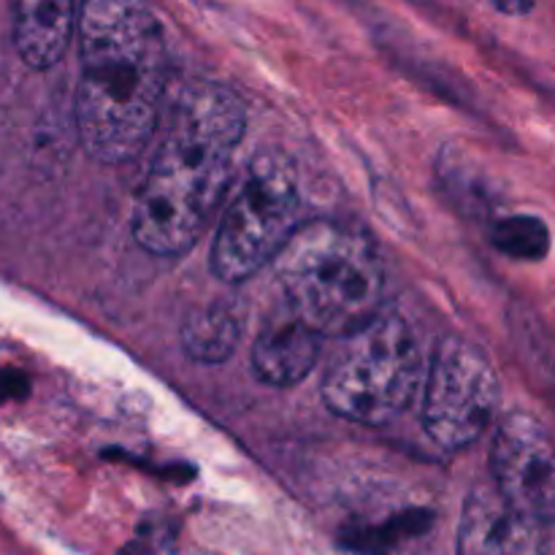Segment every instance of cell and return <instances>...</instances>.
Here are the masks:
<instances>
[{
	"mask_svg": "<svg viewBox=\"0 0 555 555\" xmlns=\"http://www.w3.org/2000/svg\"><path fill=\"white\" fill-rule=\"evenodd\" d=\"M276 282L285 301L320 336H345L383 312L385 266L361 228L309 220L276 255Z\"/></svg>",
	"mask_w": 555,
	"mask_h": 555,
	"instance_id": "cell-3",
	"label": "cell"
},
{
	"mask_svg": "<svg viewBox=\"0 0 555 555\" xmlns=\"http://www.w3.org/2000/svg\"><path fill=\"white\" fill-rule=\"evenodd\" d=\"M499 377L475 341L444 336L431 358L423 393V426L442 450H464L496 421Z\"/></svg>",
	"mask_w": 555,
	"mask_h": 555,
	"instance_id": "cell-6",
	"label": "cell"
},
{
	"mask_svg": "<svg viewBox=\"0 0 555 555\" xmlns=\"http://www.w3.org/2000/svg\"><path fill=\"white\" fill-rule=\"evenodd\" d=\"M339 339L325 366V406L361 426L393 423L421 385V347L410 323L399 312L383 309Z\"/></svg>",
	"mask_w": 555,
	"mask_h": 555,
	"instance_id": "cell-4",
	"label": "cell"
},
{
	"mask_svg": "<svg viewBox=\"0 0 555 555\" xmlns=\"http://www.w3.org/2000/svg\"><path fill=\"white\" fill-rule=\"evenodd\" d=\"M76 128L106 166L135 160L160 122L168 49L146 0H81Z\"/></svg>",
	"mask_w": 555,
	"mask_h": 555,
	"instance_id": "cell-1",
	"label": "cell"
},
{
	"mask_svg": "<svg viewBox=\"0 0 555 555\" xmlns=\"http://www.w3.org/2000/svg\"><path fill=\"white\" fill-rule=\"evenodd\" d=\"M244 106L217 81L188 87L133 204V236L152 255H182L204 236L244 139Z\"/></svg>",
	"mask_w": 555,
	"mask_h": 555,
	"instance_id": "cell-2",
	"label": "cell"
},
{
	"mask_svg": "<svg viewBox=\"0 0 555 555\" xmlns=\"http://www.w3.org/2000/svg\"><path fill=\"white\" fill-rule=\"evenodd\" d=\"M301 225V188L296 163L282 150L253 157L228 204L215 244L211 271L225 285H238L274 263Z\"/></svg>",
	"mask_w": 555,
	"mask_h": 555,
	"instance_id": "cell-5",
	"label": "cell"
},
{
	"mask_svg": "<svg viewBox=\"0 0 555 555\" xmlns=\"http://www.w3.org/2000/svg\"><path fill=\"white\" fill-rule=\"evenodd\" d=\"M323 336L291 307L271 309L253 345V369L266 385L291 388L309 377L320 356Z\"/></svg>",
	"mask_w": 555,
	"mask_h": 555,
	"instance_id": "cell-9",
	"label": "cell"
},
{
	"mask_svg": "<svg viewBox=\"0 0 555 555\" xmlns=\"http://www.w3.org/2000/svg\"><path fill=\"white\" fill-rule=\"evenodd\" d=\"M545 524L515 509L493 488L466 496L459 524V555H547Z\"/></svg>",
	"mask_w": 555,
	"mask_h": 555,
	"instance_id": "cell-8",
	"label": "cell"
},
{
	"mask_svg": "<svg viewBox=\"0 0 555 555\" xmlns=\"http://www.w3.org/2000/svg\"><path fill=\"white\" fill-rule=\"evenodd\" d=\"M76 0H14V43L25 65L47 70L63 60L76 30Z\"/></svg>",
	"mask_w": 555,
	"mask_h": 555,
	"instance_id": "cell-10",
	"label": "cell"
},
{
	"mask_svg": "<svg viewBox=\"0 0 555 555\" xmlns=\"http://www.w3.org/2000/svg\"><path fill=\"white\" fill-rule=\"evenodd\" d=\"M244 331V307L238 298H217L190 314L182 325V347L193 361L222 363L236 350Z\"/></svg>",
	"mask_w": 555,
	"mask_h": 555,
	"instance_id": "cell-11",
	"label": "cell"
},
{
	"mask_svg": "<svg viewBox=\"0 0 555 555\" xmlns=\"http://www.w3.org/2000/svg\"><path fill=\"white\" fill-rule=\"evenodd\" d=\"M493 244L518 260H542L551 249V233L540 217L518 215L493 225Z\"/></svg>",
	"mask_w": 555,
	"mask_h": 555,
	"instance_id": "cell-12",
	"label": "cell"
},
{
	"mask_svg": "<svg viewBox=\"0 0 555 555\" xmlns=\"http://www.w3.org/2000/svg\"><path fill=\"white\" fill-rule=\"evenodd\" d=\"M496 491L529 518L555 524V439L537 417L509 412L491 448Z\"/></svg>",
	"mask_w": 555,
	"mask_h": 555,
	"instance_id": "cell-7",
	"label": "cell"
}]
</instances>
